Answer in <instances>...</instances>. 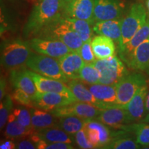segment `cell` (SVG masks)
Instances as JSON below:
<instances>
[{"label":"cell","instance_id":"cell-23","mask_svg":"<svg viewBox=\"0 0 149 149\" xmlns=\"http://www.w3.org/2000/svg\"><path fill=\"white\" fill-rule=\"evenodd\" d=\"M91 46L97 59H108L115 55V42L107 36L98 35L93 37Z\"/></svg>","mask_w":149,"mask_h":149},{"label":"cell","instance_id":"cell-8","mask_svg":"<svg viewBox=\"0 0 149 149\" xmlns=\"http://www.w3.org/2000/svg\"><path fill=\"white\" fill-rule=\"evenodd\" d=\"M125 9L126 3L124 0H95V23L104 20L122 19Z\"/></svg>","mask_w":149,"mask_h":149},{"label":"cell","instance_id":"cell-9","mask_svg":"<svg viewBox=\"0 0 149 149\" xmlns=\"http://www.w3.org/2000/svg\"><path fill=\"white\" fill-rule=\"evenodd\" d=\"M78 102L74 95L58 93H39L33 98V107L53 111L64 106Z\"/></svg>","mask_w":149,"mask_h":149},{"label":"cell","instance_id":"cell-4","mask_svg":"<svg viewBox=\"0 0 149 149\" xmlns=\"http://www.w3.org/2000/svg\"><path fill=\"white\" fill-rule=\"evenodd\" d=\"M146 21L147 12L144 6L141 3H133L122 20V40L119 46L120 53Z\"/></svg>","mask_w":149,"mask_h":149},{"label":"cell","instance_id":"cell-38","mask_svg":"<svg viewBox=\"0 0 149 149\" xmlns=\"http://www.w3.org/2000/svg\"><path fill=\"white\" fill-rule=\"evenodd\" d=\"M74 139H75L76 144L80 148L83 149H91L95 148V146L89 140L85 127L78 131L74 135Z\"/></svg>","mask_w":149,"mask_h":149},{"label":"cell","instance_id":"cell-40","mask_svg":"<svg viewBox=\"0 0 149 149\" xmlns=\"http://www.w3.org/2000/svg\"><path fill=\"white\" fill-rule=\"evenodd\" d=\"M0 100H2L6 96V81L4 77L1 76V81H0Z\"/></svg>","mask_w":149,"mask_h":149},{"label":"cell","instance_id":"cell-12","mask_svg":"<svg viewBox=\"0 0 149 149\" xmlns=\"http://www.w3.org/2000/svg\"><path fill=\"white\" fill-rule=\"evenodd\" d=\"M95 0H71L66 3L63 15L70 18L83 19L94 24Z\"/></svg>","mask_w":149,"mask_h":149},{"label":"cell","instance_id":"cell-26","mask_svg":"<svg viewBox=\"0 0 149 149\" xmlns=\"http://www.w3.org/2000/svg\"><path fill=\"white\" fill-rule=\"evenodd\" d=\"M149 38V20L145 22L144 25L136 32L134 36L126 44L124 50L121 52L122 54V57L125 61L129 59L130 56L137 48V46L140 45L145 40ZM127 61V62H128Z\"/></svg>","mask_w":149,"mask_h":149},{"label":"cell","instance_id":"cell-44","mask_svg":"<svg viewBox=\"0 0 149 149\" xmlns=\"http://www.w3.org/2000/svg\"><path fill=\"white\" fill-rule=\"evenodd\" d=\"M145 6H146V10L149 13V0H145Z\"/></svg>","mask_w":149,"mask_h":149},{"label":"cell","instance_id":"cell-31","mask_svg":"<svg viewBox=\"0 0 149 149\" xmlns=\"http://www.w3.org/2000/svg\"><path fill=\"white\" fill-rule=\"evenodd\" d=\"M79 79L88 85L98 84L100 83V73L93 64H85L80 70Z\"/></svg>","mask_w":149,"mask_h":149},{"label":"cell","instance_id":"cell-7","mask_svg":"<svg viewBox=\"0 0 149 149\" xmlns=\"http://www.w3.org/2000/svg\"><path fill=\"white\" fill-rule=\"evenodd\" d=\"M145 84H147L146 77L141 72H133L126 74L116 84L117 104L125 105L128 103Z\"/></svg>","mask_w":149,"mask_h":149},{"label":"cell","instance_id":"cell-25","mask_svg":"<svg viewBox=\"0 0 149 149\" xmlns=\"http://www.w3.org/2000/svg\"><path fill=\"white\" fill-rule=\"evenodd\" d=\"M36 133L34 129H30L23 125L17 120L16 117L12 113L8 117V122L4 130V135L6 138L18 139L31 136Z\"/></svg>","mask_w":149,"mask_h":149},{"label":"cell","instance_id":"cell-5","mask_svg":"<svg viewBox=\"0 0 149 149\" xmlns=\"http://www.w3.org/2000/svg\"><path fill=\"white\" fill-rule=\"evenodd\" d=\"M26 66L29 70L41 75L65 83L69 81L61 69L59 59L33 53L26 63Z\"/></svg>","mask_w":149,"mask_h":149},{"label":"cell","instance_id":"cell-1","mask_svg":"<svg viewBox=\"0 0 149 149\" xmlns=\"http://www.w3.org/2000/svg\"><path fill=\"white\" fill-rule=\"evenodd\" d=\"M65 4L64 0H39L24 26V37H36L44 27L62 15Z\"/></svg>","mask_w":149,"mask_h":149},{"label":"cell","instance_id":"cell-32","mask_svg":"<svg viewBox=\"0 0 149 149\" xmlns=\"http://www.w3.org/2000/svg\"><path fill=\"white\" fill-rule=\"evenodd\" d=\"M13 97L10 95L6 94L3 100H1L0 105V128L1 130L8 122L9 115L13 111Z\"/></svg>","mask_w":149,"mask_h":149},{"label":"cell","instance_id":"cell-24","mask_svg":"<svg viewBox=\"0 0 149 149\" xmlns=\"http://www.w3.org/2000/svg\"><path fill=\"white\" fill-rule=\"evenodd\" d=\"M86 86L93 95L100 102L109 105L117 104L116 85L98 83Z\"/></svg>","mask_w":149,"mask_h":149},{"label":"cell","instance_id":"cell-45","mask_svg":"<svg viewBox=\"0 0 149 149\" xmlns=\"http://www.w3.org/2000/svg\"><path fill=\"white\" fill-rule=\"evenodd\" d=\"M70 1H71V0H64V1H65V2H66V3H68V2H69Z\"/></svg>","mask_w":149,"mask_h":149},{"label":"cell","instance_id":"cell-28","mask_svg":"<svg viewBox=\"0 0 149 149\" xmlns=\"http://www.w3.org/2000/svg\"><path fill=\"white\" fill-rule=\"evenodd\" d=\"M64 17L65 21L72 28V29L79 35L80 38L83 42H91L92 41L93 36V24L88 21L78 19L70 18Z\"/></svg>","mask_w":149,"mask_h":149},{"label":"cell","instance_id":"cell-39","mask_svg":"<svg viewBox=\"0 0 149 149\" xmlns=\"http://www.w3.org/2000/svg\"><path fill=\"white\" fill-rule=\"evenodd\" d=\"M16 148L18 149H35L37 148L36 143L32 139H23L16 144Z\"/></svg>","mask_w":149,"mask_h":149},{"label":"cell","instance_id":"cell-19","mask_svg":"<svg viewBox=\"0 0 149 149\" xmlns=\"http://www.w3.org/2000/svg\"><path fill=\"white\" fill-rule=\"evenodd\" d=\"M122 20L111 19L96 22L93 25V31L97 34L111 38L120 46L122 40Z\"/></svg>","mask_w":149,"mask_h":149},{"label":"cell","instance_id":"cell-11","mask_svg":"<svg viewBox=\"0 0 149 149\" xmlns=\"http://www.w3.org/2000/svg\"><path fill=\"white\" fill-rule=\"evenodd\" d=\"M29 44L33 51L37 53L57 59L72 51L64 43L55 40L33 37L29 41Z\"/></svg>","mask_w":149,"mask_h":149},{"label":"cell","instance_id":"cell-30","mask_svg":"<svg viewBox=\"0 0 149 149\" xmlns=\"http://www.w3.org/2000/svg\"><path fill=\"white\" fill-rule=\"evenodd\" d=\"M123 130L134 131L136 135V141L143 146H149V124L143 122L127 125Z\"/></svg>","mask_w":149,"mask_h":149},{"label":"cell","instance_id":"cell-34","mask_svg":"<svg viewBox=\"0 0 149 149\" xmlns=\"http://www.w3.org/2000/svg\"><path fill=\"white\" fill-rule=\"evenodd\" d=\"M12 113L16 117L22 125L30 129H33L32 126V120H31V113L30 108L26 109V107H18L13 109Z\"/></svg>","mask_w":149,"mask_h":149},{"label":"cell","instance_id":"cell-3","mask_svg":"<svg viewBox=\"0 0 149 149\" xmlns=\"http://www.w3.org/2000/svg\"><path fill=\"white\" fill-rule=\"evenodd\" d=\"M33 53L29 42L19 39L6 42L1 48V66L10 71L24 68Z\"/></svg>","mask_w":149,"mask_h":149},{"label":"cell","instance_id":"cell-36","mask_svg":"<svg viewBox=\"0 0 149 149\" xmlns=\"http://www.w3.org/2000/svg\"><path fill=\"white\" fill-rule=\"evenodd\" d=\"M78 53L84 61L86 64H93L96 60V57L93 53L91 42H84Z\"/></svg>","mask_w":149,"mask_h":149},{"label":"cell","instance_id":"cell-33","mask_svg":"<svg viewBox=\"0 0 149 149\" xmlns=\"http://www.w3.org/2000/svg\"><path fill=\"white\" fill-rule=\"evenodd\" d=\"M141 145L130 137H121L113 139L110 144L104 147L108 149H137L140 148Z\"/></svg>","mask_w":149,"mask_h":149},{"label":"cell","instance_id":"cell-18","mask_svg":"<svg viewBox=\"0 0 149 149\" xmlns=\"http://www.w3.org/2000/svg\"><path fill=\"white\" fill-rule=\"evenodd\" d=\"M66 84L78 102L93 104L101 109H105L111 106L98 100L93 95L87 86H86V84L80 81L79 79H72L68 81Z\"/></svg>","mask_w":149,"mask_h":149},{"label":"cell","instance_id":"cell-15","mask_svg":"<svg viewBox=\"0 0 149 149\" xmlns=\"http://www.w3.org/2000/svg\"><path fill=\"white\" fill-rule=\"evenodd\" d=\"M28 71L33 78L39 93H58L74 95L68 86L65 82L41 75L31 70H28Z\"/></svg>","mask_w":149,"mask_h":149},{"label":"cell","instance_id":"cell-37","mask_svg":"<svg viewBox=\"0 0 149 149\" xmlns=\"http://www.w3.org/2000/svg\"><path fill=\"white\" fill-rule=\"evenodd\" d=\"M37 149H73L74 146L70 143L52 142L40 139L36 143Z\"/></svg>","mask_w":149,"mask_h":149},{"label":"cell","instance_id":"cell-17","mask_svg":"<svg viewBox=\"0 0 149 149\" xmlns=\"http://www.w3.org/2000/svg\"><path fill=\"white\" fill-rule=\"evenodd\" d=\"M59 62L63 73L68 79H79L80 70L85 62L78 52L67 53L59 59Z\"/></svg>","mask_w":149,"mask_h":149},{"label":"cell","instance_id":"cell-41","mask_svg":"<svg viewBox=\"0 0 149 149\" xmlns=\"http://www.w3.org/2000/svg\"><path fill=\"white\" fill-rule=\"evenodd\" d=\"M0 148L1 149H14L16 148V144L13 141L10 140L3 141L0 144Z\"/></svg>","mask_w":149,"mask_h":149},{"label":"cell","instance_id":"cell-42","mask_svg":"<svg viewBox=\"0 0 149 149\" xmlns=\"http://www.w3.org/2000/svg\"><path fill=\"white\" fill-rule=\"evenodd\" d=\"M145 112H146V115L149 113V85L146 97V101H145Z\"/></svg>","mask_w":149,"mask_h":149},{"label":"cell","instance_id":"cell-16","mask_svg":"<svg viewBox=\"0 0 149 149\" xmlns=\"http://www.w3.org/2000/svg\"><path fill=\"white\" fill-rule=\"evenodd\" d=\"M148 88V84L141 86L128 103L125 105H122L123 108L127 111L129 120L131 123L141 121L144 115H146L145 101Z\"/></svg>","mask_w":149,"mask_h":149},{"label":"cell","instance_id":"cell-2","mask_svg":"<svg viewBox=\"0 0 149 149\" xmlns=\"http://www.w3.org/2000/svg\"><path fill=\"white\" fill-rule=\"evenodd\" d=\"M35 37L60 41L76 52L79 51L84 43L79 35L65 21L63 15L44 27Z\"/></svg>","mask_w":149,"mask_h":149},{"label":"cell","instance_id":"cell-6","mask_svg":"<svg viewBox=\"0 0 149 149\" xmlns=\"http://www.w3.org/2000/svg\"><path fill=\"white\" fill-rule=\"evenodd\" d=\"M93 64L100 73V83L116 85L128 74L124 63L116 55L108 59H96Z\"/></svg>","mask_w":149,"mask_h":149},{"label":"cell","instance_id":"cell-20","mask_svg":"<svg viewBox=\"0 0 149 149\" xmlns=\"http://www.w3.org/2000/svg\"><path fill=\"white\" fill-rule=\"evenodd\" d=\"M10 79L14 88L21 89L33 98L35 97L38 92L34 81L29 73L28 69L22 68L11 70Z\"/></svg>","mask_w":149,"mask_h":149},{"label":"cell","instance_id":"cell-21","mask_svg":"<svg viewBox=\"0 0 149 149\" xmlns=\"http://www.w3.org/2000/svg\"><path fill=\"white\" fill-rule=\"evenodd\" d=\"M31 113V120L33 129L36 131L45 128L58 127L59 117L51 112L35 107H29Z\"/></svg>","mask_w":149,"mask_h":149},{"label":"cell","instance_id":"cell-13","mask_svg":"<svg viewBox=\"0 0 149 149\" xmlns=\"http://www.w3.org/2000/svg\"><path fill=\"white\" fill-rule=\"evenodd\" d=\"M95 120L110 127L120 129L131 123L127 111L119 104H113L104 109Z\"/></svg>","mask_w":149,"mask_h":149},{"label":"cell","instance_id":"cell-22","mask_svg":"<svg viewBox=\"0 0 149 149\" xmlns=\"http://www.w3.org/2000/svg\"><path fill=\"white\" fill-rule=\"evenodd\" d=\"M127 63L133 69L149 73V38L137 46Z\"/></svg>","mask_w":149,"mask_h":149},{"label":"cell","instance_id":"cell-35","mask_svg":"<svg viewBox=\"0 0 149 149\" xmlns=\"http://www.w3.org/2000/svg\"><path fill=\"white\" fill-rule=\"evenodd\" d=\"M12 97L15 101L24 107H33V98L21 89L15 88Z\"/></svg>","mask_w":149,"mask_h":149},{"label":"cell","instance_id":"cell-14","mask_svg":"<svg viewBox=\"0 0 149 149\" xmlns=\"http://www.w3.org/2000/svg\"><path fill=\"white\" fill-rule=\"evenodd\" d=\"M108 126L97 120H89L85 126L89 140L95 148H104L113 140V135Z\"/></svg>","mask_w":149,"mask_h":149},{"label":"cell","instance_id":"cell-10","mask_svg":"<svg viewBox=\"0 0 149 149\" xmlns=\"http://www.w3.org/2000/svg\"><path fill=\"white\" fill-rule=\"evenodd\" d=\"M104 109L85 102H76L51 111L56 117L77 116L86 120H95Z\"/></svg>","mask_w":149,"mask_h":149},{"label":"cell","instance_id":"cell-27","mask_svg":"<svg viewBox=\"0 0 149 149\" xmlns=\"http://www.w3.org/2000/svg\"><path fill=\"white\" fill-rule=\"evenodd\" d=\"M37 135L39 139L52 142H64L72 144V135L67 133L64 130L58 127L45 128L37 131Z\"/></svg>","mask_w":149,"mask_h":149},{"label":"cell","instance_id":"cell-43","mask_svg":"<svg viewBox=\"0 0 149 149\" xmlns=\"http://www.w3.org/2000/svg\"><path fill=\"white\" fill-rule=\"evenodd\" d=\"M141 122H146V123H148V124H149V113H148V114L145 115V117H144V118L142 119V120H141Z\"/></svg>","mask_w":149,"mask_h":149},{"label":"cell","instance_id":"cell-29","mask_svg":"<svg viewBox=\"0 0 149 149\" xmlns=\"http://www.w3.org/2000/svg\"><path fill=\"white\" fill-rule=\"evenodd\" d=\"M89 120L77 116H66L59 119L58 128L67 133L74 135L78 131L85 127Z\"/></svg>","mask_w":149,"mask_h":149}]
</instances>
